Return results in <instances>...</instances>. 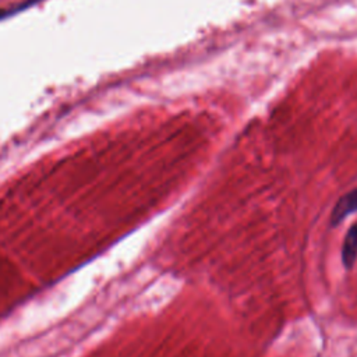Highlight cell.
I'll list each match as a JSON object with an SVG mask.
<instances>
[{
  "instance_id": "obj_1",
  "label": "cell",
  "mask_w": 357,
  "mask_h": 357,
  "mask_svg": "<svg viewBox=\"0 0 357 357\" xmlns=\"http://www.w3.org/2000/svg\"><path fill=\"white\" fill-rule=\"evenodd\" d=\"M357 212V188L346 192L337 199L331 213V225L336 226L344 220L350 213Z\"/></svg>"
},
{
  "instance_id": "obj_2",
  "label": "cell",
  "mask_w": 357,
  "mask_h": 357,
  "mask_svg": "<svg viewBox=\"0 0 357 357\" xmlns=\"http://www.w3.org/2000/svg\"><path fill=\"white\" fill-rule=\"evenodd\" d=\"M357 258V222H354L347 230L342 244V262L344 268L350 269Z\"/></svg>"
},
{
  "instance_id": "obj_3",
  "label": "cell",
  "mask_w": 357,
  "mask_h": 357,
  "mask_svg": "<svg viewBox=\"0 0 357 357\" xmlns=\"http://www.w3.org/2000/svg\"><path fill=\"white\" fill-rule=\"evenodd\" d=\"M35 3V0H29L28 3H24V4H20V6H17V7H8V8H0V20H3V18H6V17H8V15H11V14H14V13H17V11H20V10H22V8H25V7H28V6H31V4H33Z\"/></svg>"
}]
</instances>
